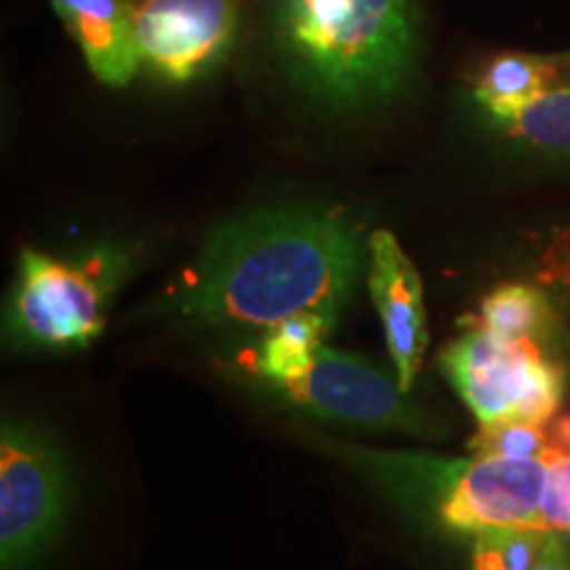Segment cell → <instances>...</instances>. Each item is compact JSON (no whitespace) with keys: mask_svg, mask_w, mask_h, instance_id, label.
Masks as SVG:
<instances>
[{"mask_svg":"<svg viewBox=\"0 0 570 570\" xmlns=\"http://www.w3.org/2000/svg\"><path fill=\"white\" fill-rule=\"evenodd\" d=\"M529 273L531 283L544 288L560 312L570 315V225L541 235L529 259Z\"/></svg>","mask_w":570,"mask_h":570,"instance_id":"cell-16","label":"cell"},{"mask_svg":"<svg viewBox=\"0 0 570 570\" xmlns=\"http://www.w3.org/2000/svg\"><path fill=\"white\" fill-rule=\"evenodd\" d=\"M441 370L481 425L539 423L558 417L566 396V370L547 346L504 338L468 325L441 348Z\"/></svg>","mask_w":570,"mask_h":570,"instance_id":"cell-4","label":"cell"},{"mask_svg":"<svg viewBox=\"0 0 570 570\" xmlns=\"http://www.w3.org/2000/svg\"><path fill=\"white\" fill-rule=\"evenodd\" d=\"M67 510V468L46 439L21 425L0 433V566L27 570L51 547Z\"/></svg>","mask_w":570,"mask_h":570,"instance_id":"cell-5","label":"cell"},{"mask_svg":"<svg viewBox=\"0 0 570 570\" xmlns=\"http://www.w3.org/2000/svg\"><path fill=\"white\" fill-rule=\"evenodd\" d=\"M558 446L552 431L539 423H497L481 425V431L468 441L473 458H544Z\"/></svg>","mask_w":570,"mask_h":570,"instance_id":"cell-14","label":"cell"},{"mask_svg":"<svg viewBox=\"0 0 570 570\" xmlns=\"http://www.w3.org/2000/svg\"><path fill=\"white\" fill-rule=\"evenodd\" d=\"M533 570H570V552L562 533H547Z\"/></svg>","mask_w":570,"mask_h":570,"instance_id":"cell-17","label":"cell"},{"mask_svg":"<svg viewBox=\"0 0 570 570\" xmlns=\"http://www.w3.org/2000/svg\"><path fill=\"white\" fill-rule=\"evenodd\" d=\"M277 394L309 415L370 431H402L431 436L423 410L410 402L396 377L373 362L338 348L320 346L312 365L294 377L269 383Z\"/></svg>","mask_w":570,"mask_h":570,"instance_id":"cell-6","label":"cell"},{"mask_svg":"<svg viewBox=\"0 0 570 570\" xmlns=\"http://www.w3.org/2000/svg\"><path fill=\"white\" fill-rule=\"evenodd\" d=\"M333 325H336V317L304 312V315H294L267 327L256 370L265 375L267 383L304 373L315 360L320 346H325L323 341Z\"/></svg>","mask_w":570,"mask_h":570,"instance_id":"cell-12","label":"cell"},{"mask_svg":"<svg viewBox=\"0 0 570 570\" xmlns=\"http://www.w3.org/2000/svg\"><path fill=\"white\" fill-rule=\"evenodd\" d=\"M122 277L125 256L109 248L77 262L24 248L6 304V336L19 346H90L101 336L106 306Z\"/></svg>","mask_w":570,"mask_h":570,"instance_id":"cell-3","label":"cell"},{"mask_svg":"<svg viewBox=\"0 0 570 570\" xmlns=\"http://www.w3.org/2000/svg\"><path fill=\"white\" fill-rule=\"evenodd\" d=\"M285 61L327 104L386 98L415 59L412 0H269Z\"/></svg>","mask_w":570,"mask_h":570,"instance_id":"cell-2","label":"cell"},{"mask_svg":"<svg viewBox=\"0 0 570 570\" xmlns=\"http://www.w3.org/2000/svg\"><path fill=\"white\" fill-rule=\"evenodd\" d=\"M497 127L531 151L570 159V85H554L515 117L497 122Z\"/></svg>","mask_w":570,"mask_h":570,"instance_id":"cell-13","label":"cell"},{"mask_svg":"<svg viewBox=\"0 0 570 570\" xmlns=\"http://www.w3.org/2000/svg\"><path fill=\"white\" fill-rule=\"evenodd\" d=\"M566 59H547L531 53H502L481 69L473 96L483 111L497 122L515 117L525 106L562 85Z\"/></svg>","mask_w":570,"mask_h":570,"instance_id":"cell-10","label":"cell"},{"mask_svg":"<svg viewBox=\"0 0 570 570\" xmlns=\"http://www.w3.org/2000/svg\"><path fill=\"white\" fill-rule=\"evenodd\" d=\"M362 265V230L341 206L259 209L219 225L169 306L196 325L273 327L320 312L336 317Z\"/></svg>","mask_w":570,"mask_h":570,"instance_id":"cell-1","label":"cell"},{"mask_svg":"<svg viewBox=\"0 0 570 570\" xmlns=\"http://www.w3.org/2000/svg\"><path fill=\"white\" fill-rule=\"evenodd\" d=\"M550 431H552L554 441H558V446L568 449L570 452V412H562V415L554 417Z\"/></svg>","mask_w":570,"mask_h":570,"instance_id":"cell-18","label":"cell"},{"mask_svg":"<svg viewBox=\"0 0 570 570\" xmlns=\"http://www.w3.org/2000/svg\"><path fill=\"white\" fill-rule=\"evenodd\" d=\"M566 63H568V69H570V56H568V59H566Z\"/></svg>","mask_w":570,"mask_h":570,"instance_id":"cell-19","label":"cell"},{"mask_svg":"<svg viewBox=\"0 0 570 570\" xmlns=\"http://www.w3.org/2000/svg\"><path fill=\"white\" fill-rule=\"evenodd\" d=\"M96 80L125 88L142 67L135 0H51Z\"/></svg>","mask_w":570,"mask_h":570,"instance_id":"cell-9","label":"cell"},{"mask_svg":"<svg viewBox=\"0 0 570 570\" xmlns=\"http://www.w3.org/2000/svg\"><path fill=\"white\" fill-rule=\"evenodd\" d=\"M547 533L494 529L473 537V570H533Z\"/></svg>","mask_w":570,"mask_h":570,"instance_id":"cell-15","label":"cell"},{"mask_svg":"<svg viewBox=\"0 0 570 570\" xmlns=\"http://www.w3.org/2000/svg\"><path fill=\"white\" fill-rule=\"evenodd\" d=\"M367 254L370 296L381 315L383 336H386L399 386L410 394L428 348L423 281H420L415 262L410 259L391 230H375L370 235Z\"/></svg>","mask_w":570,"mask_h":570,"instance_id":"cell-8","label":"cell"},{"mask_svg":"<svg viewBox=\"0 0 570 570\" xmlns=\"http://www.w3.org/2000/svg\"><path fill=\"white\" fill-rule=\"evenodd\" d=\"M562 312L537 283L497 285L481 302L475 323L504 338H529L547 346L562 336Z\"/></svg>","mask_w":570,"mask_h":570,"instance_id":"cell-11","label":"cell"},{"mask_svg":"<svg viewBox=\"0 0 570 570\" xmlns=\"http://www.w3.org/2000/svg\"><path fill=\"white\" fill-rule=\"evenodd\" d=\"M240 21V0H138L140 61L167 82H190L225 61Z\"/></svg>","mask_w":570,"mask_h":570,"instance_id":"cell-7","label":"cell"}]
</instances>
